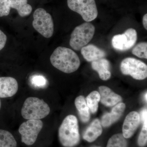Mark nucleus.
I'll use <instances>...</instances> for the list:
<instances>
[{
    "mask_svg": "<svg viewBox=\"0 0 147 147\" xmlns=\"http://www.w3.org/2000/svg\"><path fill=\"white\" fill-rule=\"evenodd\" d=\"M132 53L138 57L147 59V42H142L137 44L132 50Z\"/></svg>",
    "mask_w": 147,
    "mask_h": 147,
    "instance_id": "22",
    "label": "nucleus"
},
{
    "mask_svg": "<svg viewBox=\"0 0 147 147\" xmlns=\"http://www.w3.org/2000/svg\"><path fill=\"white\" fill-rule=\"evenodd\" d=\"M143 24L145 29L147 30V14L146 13L143 16Z\"/></svg>",
    "mask_w": 147,
    "mask_h": 147,
    "instance_id": "28",
    "label": "nucleus"
},
{
    "mask_svg": "<svg viewBox=\"0 0 147 147\" xmlns=\"http://www.w3.org/2000/svg\"><path fill=\"white\" fill-rule=\"evenodd\" d=\"M12 0H0V17L8 16L10 13Z\"/></svg>",
    "mask_w": 147,
    "mask_h": 147,
    "instance_id": "24",
    "label": "nucleus"
},
{
    "mask_svg": "<svg viewBox=\"0 0 147 147\" xmlns=\"http://www.w3.org/2000/svg\"><path fill=\"white\" fill-rule=\"evenodd\" d=\"M100 102L108 107L117 105L122 100L120 96L115 93L110 88L105 86L99 87Z\"/></svg>",
    "mask_w": 147,
    "mask_h": 147,
    "instance_id": "13",
    "label": "nucleus"
},
{
    "mask_svg": "<svg viewBox=\"0 0 147 147\" xmlns=\"http://www.w3.org/2000/svg\"><path fill=\"white\" fill-rule=\"evenodd\" d=\"M11 8L15 9L21 17H25L31 13L32 7L28 3V0H12Z\"/></svg>",
    "mask_w": 147,
    "mask_h": 147,
    "instance_id": "18",
    "label": "nucleus"
},
{
    "mask_svg": "<svg viewBox=\"0 0 147 147\" xmlns=\"http://www.w3.org/2000/svg\"><path fill=\"white\" fill-rule=\"evenodd\" d=\"M95 28L89 23H84L76 27L71 33L69 45L71 48L79 51L86 46L92 39Z\"/></svg>",
    "mask_w": 147,
    "mask_h": 147,
    "instance_id": "4",
    "label": "nucleus"
},
{
    "mask_svg": "<svg viewBox=\"0 0 147 147\" xmlns=\"http://www.w3.org/2000/svg\"><path fill=\"white\" fill-rule=\"evenodd\" d=\"M1 100L0 99V110H1Z\"/></svg>",
    "mask_w": 147,
    "mask_h": 147,
    "instance_id": "30",
    "label": "nucleus"
},
{
    "mask_svg": "<svg viewBox=\"0 0 147 147\" xmlns=\"http://www.w3.org/2000/svg\"><path fill=\"white\" fill-rule=\"evenodd\" d=\"M67 3L69 8L79 13L86 22L93 21L97 17L95 0H67Z\"/></svg>",
    "mask_w": 147,
    "mask_h": 147,
    "instance_id": "6",
    "label": "nucleus"
},
{
    "mask_svg": "<svg viewBox=\"0 0 147 147\" xmlns=\"http://www.w3.org/2000/svg\"><path fill=\"white\" fill-rule=\"evenodd\" d=\"M92 67L98 73L100 79L106 81L110 79L111 76L110 63L108 60L102 58L92 62Z\"/></svg>",
    "mask_w": 147,
    "mask_h": 147,
    "instance_id": "15",
    "label": "nucleus"
},
{
    "mask_svg": "<svg viewBox=\"0 0 147 147\" xmlns=\"http://www.w3.org/2000/svg\"><path fill=\"white\" fill-rule=\"evenodd\" d=\"M147 92H146V94H145V100H146V101H147Z\"/></svg>",
    "mask_w": 147,
    "mask_h": 147,
    "instance_id": "29",
    "label": "nucleus"
},
{
    "mask_svg": "<svg viewBox=\"0 0 147 147\" xmlns=\"http://www.w3.org/2000/svg\"><path fill=\"white\" fill-rule=\"evenodd\" d=\"M81 53L84 59L88 62H93L104 58L106 54L105 51L95 45L90 44L82 47Z\"/></svg>",
    "mask_w": 147,
    "mask_h": 147,
    "instance_id": "14",
    "label": "nucleus"
},
{
    "mask_svg": "<svg viewBox=\"0 0 147 147\" xmlns=\"http://www.w3.org/2000/svg\"><path fill=\"white\" fill-rule=\"evenodd\" d=\"M52 65L65 73H72L80 67V59L78 55L71 49L59 47L56 48L50 58Z\"/></svg>",
    "mask_w": 147,
    "mask_h": 147,
    "instance_id": "1",
    "label": "nucleus"
},
{
    "mask_svg": "<svg viewBox=\"0 0 147 147\" xmlns=\"http://www.w3.org/2000/svg\"><path fill=\"white\" fill-rule=\"evenodd\" d=\"M137 38L136 30L133 28L128 29L122 34L116 35L113 37L112 45L116 50L126 51L135 45Z\"/></svg>",
    "mask_w": 147,
    "mask_h": 147,
    "instance_id": "9",
    "label": "nucleus"
},
{
    "mask_svg": "<svg viewBox=\"0 0 147 147\" xmlns=\"http://www.w3.org/2000/svg\"><path fill=\"white\" fill-rule=\"evenodd\" d=\"M147 142V119L144 122L143 127L138 139V144L139 146L144 147Z\"/></svg>",
    "mask_w": 147,
    "mask_h": 147,
    "instance_id": "23",
    "label": "nucleus"
},
{
    "mask_svg": "<svg viewBox=\"0 0 147 147\" xmlns=\"http://www.w3.org/2000/svg\"><path fill=\"white\" fill-rule=\"evenodd\" d=\"M50 109L48 104L42 99L37 97H30L25 100L21 113L26 120H40L50 114Z\"/></svg>",
    "mask_w": 147,
    "mask_h": 147,
    "instance_id": "3",
    "label": "nucleus"
},
{
    "mask_svg": "<svg viewBox=\"0 0 147 147\" xmlns=\"http://www.w3.org/2000/svg\"><path fill=\"white\" fill-rule=\"evenodd\" d=\"M7 37L3 32L0 30V51L2 50L6 43Z\"/></svg>",
    "mask_w": 147,
    "mask_h": 147,
    "instance_id": "26",
    "label": "nucleus"
},
{
    "mask_svg": "<svg viewBox=\"0 0 147 147\" xmlns=\"http://www.w3.org/2000/svg\"><path fill=\"white\" fill-rule=\"evenodd\" d=\"M98 147V146H96V147Z\"/></svg>",
    "mask_w": 147,
    "mask_h": 147,
    "instance_id": "31",
    "label": "nucleus"
},
{
    "mask_svg": "<svg viewBox=\"0 0 147 147\" xmlns=\"http://www.w3.org/2000/svg\"><path fill=\"white\" fill-rule=\"evenodd\" d=\"M141 122L140 115L137 112L132 111L125 117L122 127L123 135L125 139L133 136L138 128Z\"/></svg>",
    "mask_w": 147,
    "mask_h": 147,
    "instance_id": "10",
    "label": "nucleus"
},
{
    "mask_svg": "<svg viewBox=\"0 0 147 147\" xmlns=\"http://www.w3.org/2000/svg\"><path fill=\"white\" fill-rule=\"evenodd\" d=\"M17 142L9 131L0 129V147H17Z\"/></svg>",
    "mask_w": 147,
    "mask_h": 147,
    "instance_id": "19",
    "label": "nucleus"
},
{
    "mask_svg": "<svg viewBox=\"0 0 147 147\" xmlns=\"http://www.w3.org/2000/svg\"><path fill=\"white\" fill-rule=\"evenodd\" d=\"M121 70L124 75L131 76L136 80H142L147 77V66L139 60L127 58L121 64Z\"/></svg>",
    "mask_w": 147,
    "mask_h": 147,
    "instance_id": "8",
    "label": "nucleus"
},
{
    "mask_svg": "<svg viewBox=\"0 0 147 147\" xmlns=\"http://www.w3.org/2000/svg\"><path fill=\"white\" fill-rule=\"evenodd\" d=\"M32 83L36 86H43L46 84V80L43 76H36L33 78Z\"/></svg>",
    "mask_w": 147,
    "mask_h": 147,
    "instance_id": "25",
    "label": "nucleus"
},
{
    "mask_svg": "<svg viewBox=\"0 0 147 147\" xmlns=\"http://www.w3.org/2000/svg\"><path fill=\"white\" fill-rule=\"evenodd\" d=\"M33 18L32 26L35 30L44 37H51L54 33V23L50 13L44 9L38 8L35 11Z\"/></svg>",
    "mask_w": 147,
    "mask_h": 147,
    "instance_id": "5",
    "label": "nucleus"
},
{
    "mask_svg": "<svg viewBox=\"0 0 147 147\" xmlns=\"http://www.w3.org/2000/svg\"><path fill=\"white\" fill-rule=\"evenodd\" d=\"M75 105L79 112V117L83 122L87 123L90 119V110L86 99L83 96H79L75 100Z\"/></svg>",
    "mask_w": 147,
    "mask_h": 147,
    "instance_id": "17",
    "label": "nucleus"
},
{
    "mask_svg": "<svg viewBox=\"0 0 147 147\" xmlns=\"http://www.w3.org/2000/svg\"><path fill=\"white\" fill-rule=\"evenodd\" d=\"M18 84L16 79L11 77H0V98L12 97L18 90Z\"/></svg>",
    "mask_w": 147,
    "mask_h": 147,
    "instance_id": "11",
    "label": "nucleus"
},
{
    "mask_svg": "<svg viewBox=\"0 0 147 147\" xmlns=\"http://www.w3.org/2000/svg\"><path fill=\"white\" fill-rule=\"evenodd\" d=\"M125 109L124 103L121 102L117 104L110 113H106L103 115L101 118V124L104 127L110 126L120 118Z\"/></svg>",
    "mask_w": 147,
    "mask_h": 147,
    "instance_id": "12",
    "label": "nucleus"
},
{
    "mask_svg": "<svg viewBox=\"0 0 147 147\" xmlns=\"http://www.w3.org/2000/svg\"><path fill=\"white\" fill-rule=\"evenodd\" d=\"M102 129L100 121L96 119L92 122L84 131L83 139L87 142H92L95 141L102 134Z\"/></svg>",
    "mask_w": 147,
    "mask_h": 147,
    "instance_id": "16",
    "label": "nucleus"
},
{
    "mask_svg": "<svg viewBox=\"0 0 147 147\" xmlns=\"http://www.w3.org/2000/svg\"><path fill=\"white\" fill-rule=\"evenodd\" d=\"M59 138L64 147H74L80 142L78 120L75 116L69 115L63 121L59 129Z\"/></svg>",
    "mask_w": 147,
    "mask_h": 147,
    "instance_id": "2",
    "label": "nucleus"
},
{
    "mask_svg": "<svg viewBox=\"0 0 147 147\" xmlns=\"http://www.w3.org/2000/svg\"><path fill=\"white\" fill-rule=\"evenodd\" d=\"M106 147H127V143L122 134H114L108 140Z\"/></svg>",
    "mask_w": 147,
    "mask_h": 147,
    "instance_id": "21",
    "label": "nucleus"
},
{
    "mask_svg": "<svg viewBox=\"0 0 147 147\" xmlns=\"http://www.w3.org/2000/svg\"><path fill=\"white\" fill-rule=\"evenodd\" d=\"M43 125V122L40 120H28L21 124L18 131L21 135L22 143L27 146L34 144Z\"/></svg>",
    "mask_w": 147,
    "mask_h": 147,
    "instance_id": "7",
    "label": "nucleus"
},
{
    "mask_svg": "<svg viewBox=\"0 0 147 147\" xmlns=\"http://www.w3.org/2000/svg\"><path fill=\"white\" fill-rule=\"evenodd\" d=\"M140 119H141V121H143L144 122V121L147 119V109H144L143 111H142L141 113V115H140Z\"/></svg>",
    "mask_w": 147,
    "mask_h": 147,
    "instance_id": "27",
    "label": "nucleus"
},
{
    "mask_svg": "<svg viewBox=\"0 0 147 147\" xmlns=\"http://www.w3.org/2000/svg\"><path fill=\"white\" fill-rule=\"evenodd\" d=\"M86 100L90 111L93 114L96 113L98 107V102L100 100L99 93L96 91L91 92L87 96Z\"/></svg>",
    "mask_w": 147,
    "mask_h": 147,
    "instance_id": "20",
    "label": "nucleus"
}]
</instances>
